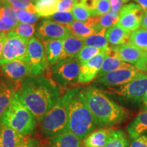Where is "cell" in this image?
Returning a JSON list of instances; mask_svg holds the SVG:
<instances>
[{"label": "cell", "mask_w": 147, "mask_h": 147, "mask_svg": "<svg viewBox=\"0 0 147 147\" xmlns=\"http://www.w3.org/2000/svg\"><path fill=\"white\" fill-rule=\"evenodd\" d=\"M106 51L107 49L103 51L100 54L93 57L87 61L83 63H80L78 83H89L95 78H97V75L102 68L104 59L106 57Z\"/></svg>", "instance_id": "obj_13"}, {"label": "cell", "mask_w": 147, "mask_h": 147, "mask_svg": "<svg viewBox=\"0 0 147 147\" xmlns=\"http://www.w3.org/2000/svg\"><path fill=\"white\" fill-rule=\"evenodd\" d=\"M62 97L67 110L69 131L83 140L94 131L97 125L82 90L78 88L67 89Z\"/></svg>", "instance_id": "obj_2"}, {"label": "cell", "mask_w": 147, "mask_h": 147, "mask_svg": "<svg viewBox=\"0 0 147 147\" xmlns=\"http://www.w3.org/2000/svg\"><path fill=\"white\" fill-rule=\"evenodd\" d=\"M3 3H4V1H5V0H3ZM3 4H4V3H3Z\"/></svg>", "instance_id": "obj_52"}, {"label": "cell", "mask_w": 147, "mask_h": 147, "mask_svg": "<svg viewBox=\"0 0 147 147\" xmlns=\"http://www.w3.org/2000/svg\"><path fill=\"white\" fill-rule=\"evenodd\" d=\"M135 67L139 70L147 72V52L136 63Z\"/></svg>", "instance_id": "obj_42"}, {"label": "cell", "mask_w": 147, "mask_h": 147, "mask_svg": "<svg viewBox=\"0 0 147 147\" xmlns=\"http://www.w3.org/2000/svg\"><path fill=\"white\" fill-rule=\"evenodd\" d=\"M125 63L121 59L117 54V47L116 46L109 47L106 51V57L103 62L102 68L99 72L97 77H100L106 74L111 72L115 69L119 68Z\"/></svg>", "instance_id": "obj_17"}, {"label": "cell", "mask_w": 147, "mask_h": 147, "mask_svg": "<svg viewBox=\"0 0 147 147\" xmlns=\"http://www.w3.org/2000/svg\"><path fill=\"white\" fill-rule=\"evenodd\" d=\"M74 3V0H60L57 2V12H71Z\"/></svg>", "instance_id": "obj_38"}, {"label": "cell", "mask_w": 147, "mask_h": 147, "mask_svg": "<svg viewBox=\"0 0 147 147\" xmlns=\"http://www.w3.org/2000/svg\"><path fill=\"white\" fill-rule=\"evenodd\" d=\"M40 123L42 135L47 138H52L69 131L67 110L61 95Z\"/></svg>", "instance_id": "obj_5"}, {"label": "cell", "mask_w": 147, "mask_h": 147, "mask_svg": "<svg viewBox=\"0 0 147 147\" xmlns=\"http://www.w3.org/2000/svg\"><path fill=\"white\" fill-rule=\"evenodd\" d=\"M40 142L38 139L33 138L31 137H25L21 143L16 147H40Z\"/></svg>", "instance_id": "obj_39"}, {"label": "cell", "mask_w": 147, "mask_h": 147, "mask_svg": "<svg viewBox=\"0 0 147 147\" xmlns=\"http://www.w3.org/2000/svg\"><path fill=\"white\" fill-rule=\"evenodd\" d=\"M25 136L5 125H0V147H16Z\"/></svg>", "instance_id": "obj_19"}, {"label": "cell", "mask_w": 147, "mask_h": 147, "mask_svg": "<svg viewBox=\"0 0 147 147\" xmlns=\"http://www.w3.org/2000/svg\"><path fill=\"white\" fill-rule=\"evenodd\" d=\"M129 147H147V134H142L134 139Z\"/></svg>", "instance_id": "obj_40"}, {"label": "cell", "mask_w": 147, "mask_h": 147, "mask_svg": "<svg viewBox=\"0 0 147 147\" xmlns=\"http://www.w3.org/2000/svg\"><path fill=\"white\" fill-rule=\"evenodd\" d=\"M140 72L142 71L138 69L135 66L125 63L119 68L102 76L97 77L93 82L107 88L119 87L131 81Z\"/></svg>", "instance_id": "obj_9"}, {"label": "cell", "mask_w": 147, "mask_h": 147, "mask_svg": "<svg viewBox=\"0 0 147 147\" xmlns=\"http://www.w3.org/2000/svg\"><path fill=\"white\" fill-rule=\"evenodd\" d=\"M116 47L117 54L123 61L134 65L146 53L136 47L129 42L123 45L116 46Z\"/></svg>", "instance_id": "obj_18"}, {"label": "cell", "mask_w": 147, "mask_h": 147, "mask_svg": "<svg viewBox=\"0 0 147 147\" xmlns=\"http://www.w3.org/2000/svg\"><path fill=\"white\" fill-rule=\"evenodd\" d=\"M3 6H4V4H3V0H0V8H2Z\"/></svg>", "instance_id": "obj_49"}, {"label": "cell", "mask_w": 147, "mask_h": 147, "mask_svg": "<svg viewBox=\"0 0 147 147\" xmlns=\"http://www.w3.org/2000/svg\"><path fill=\"white\" fill-rule=\"evenodd\" d=\"M109 1L111 5V10L119 12L121 8L127 3H128L130 0H109Z\"/></svg>", "instance_id": "obj_41"}, {"label": "cell", "mask_w": 147, "mask_h": 147, "mask_svg": "<svg viewBox=\"0 0 147 147\" xmlns=\"http://www.w3.org/2000/svg\"><path fill=\"white\" fill-rule=\"evenodd\" d=\"M110 129L102 128L91 132L84 138V147H105L107 142Z\"/></svg>", "instance_id": "obj_24"}, {"label": "cell", "mask_w": 147, "mask_h": 147, "mask_svg": "<svg viewBox=\"0 0 147 147\" xmlns=\"http://www.w3.org/2000/svg\"><path fill=\"white\" fill-rule=\"evenodd\" d=\"M80 64L76 57L58 61L51 67V75L54 81L61 88L78 83Z\"/></svg>", "instance_id": "obj_6"}, {"label": "cell", "mask_w": 147, "mask_h": 147, "mask_svg": "<svg viewBox=\"0 0 147 147\" xmlns=\"http://www.w3.org/2000/svg\"><path fill=\"white\" fill-rule=\"evenodd\" d=\"M82 92L97 126H113L122 123L127 117V111L102 90L89 86L82 89Z\"/></svg>", "instance_id": "obj_3"}, {"label": "cell", "mask_w": 147, "mask_h": 147, "mask_svg": "<svg viewBox=\"0 0 147 147\" xmlns=\"http://www.w3.org/2000/svg\"><path fill=\"white\" fill-rule=\"evenodd\" d=\"M57 2L58 1L55 0H37L34 3L38 9V13L40 17L48 18L57 12Z\"/></svg>", "instance_id": "obj_27"}, {"label": "cell", "mask_w": 147, "mask_h": 147, "mask_svg": "<svg viewBox=\"0 0 147 147\" xmlns=\"http://www.w3.org/2000/svg\"><path fill=\"white\" fill-rule=\"evenodd\" d=\"M49 142L54 147H82L81 139L69 131L50 138Z\"/></svg>", "instance_id": "obj_25"}, {"label": "cell", "mask_w": 147, "mask_h": 147, "mask_svg": "<svg viewBox=\"0 0 147 147\" xmlns=\"http://www.w3.org/2000/svg\"><path fill=\"white\" fill-rule=\"evenodd\" d=\"M111 10L109 0H97L95 10L93 12V16H102Z\"/></svg>", "instance_id": "obj_37"}, {"label": "cell", "mask_w": 147, "mask_h": 147, "mask_svg": "<svg viewBox=\"0 0 147 147\" xmlns=\"http://www.w3.org/2000/svg\"><path fill=\"white\" fill-rule=\"evenodd\" d=\"M112 93L134 102H142L147 91V73L142 71L128 83L116 87H108Z\"/></svg>", "instance_id": "obj_10"}, {"label": "cell", "mask_w": 147, "mask_h": 147, "mask_svg": "<svg viewBox=\"0 0 147 147\" xmlns=\"http://www.w3.org/2000/svg\"><path fill=\"white\" fill-rule=\"evenodd\" d=\"M14 29L13 27L9 26L0 19V34L1 33H8Z\"/></svg>", "instance_id": "obj_44"}, {"label": "cell", "mask_w": 147, "mask_h": 147, "mask_svg": "<svg viewBox=\"0 0 147 147\" xmlns=\"http://www.w3.org/2000/svg\"><path fill=\"white\" fill-rule=\"evenodd\" d=\"M142 103L143 106H144V110H147V91L146 92V93H145L144 97H143Z\"/></svg>", "instance_id": "obj_48"}, {"label": "cell", "mask_w": 147, "mask_h": 147, "mask_svg": "<svg viewBox=\"0 0 147 147\" xmlns=\"http://www.w3.org/2000/svg\"><path fill=\"white\" fill-rule=\"evenodd\" d=\"M144 12L137 3H127L119 11V21L117 24L130 32H134L140 27Z\"/></svg>", "instance_id": "obj_12"}, {"label": "cell", "mask_w": 147, "mask_h": 147, "mask_svg": "<svg viewBox=\"0 0 147 147\" xmlns=\"http://www.w3.org/2000/svg\"><path fill=\"white\" fill-rule=\"evenodd\" d=\"M142 8L144 12L147 11V0H133Z\"/></svg>", "instance_id": "obj_46"}, {"label": "cell", "mask_w": 147, "mask_h": 147, "mask_svg": "<svg viewBox=\"0 0 147 147\" xmlns=\"http://www.w3.org/2000/svg\"><path fill=\"white\" fill-rule=\"evenodd\" d=\"M55 1H60V0H55Z\"/></svg>", "instance_id": "obj_53"}, {"label": "cell", "mask_w": 147, "mask_h": 147, "mask_svg": "<svg viewBox=\"0 0 147 147\" xmlns=\"http://www.w3.org/2000/svg\"><path fill=\"white\" fill-rule=\"evenodd\" d=\"M131 32L116 24L106 29V37L112 46H120L129 42Z\"/></svg>", "instance_id": "obj_21"}, {"label": "cell", "mask_w": 147, "mask_h": 147, "mask_svg": "<svg viewBox=\"0 0 147 147\" xmlns=\"http://www.w3.org/2000/svg\"><path fill=\"white\" fill-rule=\"evenodd\" d=\"M28 42L13 30L7 33L6 40L0 59V66L16 60H25Z\"/></svg>", "instance_id": "obj_8"}, {"label": "cell", "mask_w": 147, "mask_h": 147, "mask_svg": "<svg viewBox=\"0 0 147 147\" xmlns=\"http://www.w3.org/2000/svg\"><path fill=\"white\" fill-rule=\"evenodd\" d=\"M141 26L147 30V12H144L143 14L142 21H141Z\"/></svg>", "instance_id": "obj_47"}, {"label": "cell", "mask_w": 147, "mask_h": 147, "mask_svg": "<svg viewBox=\"0 0 147 147\" xmlns=\"http://www.w3.org/2000/svg\"><path fill=\"white\" fill-rule=\"evenodd\" d=\"M84 47V40L77 38L73 35H69L63 40V52L60 60L76 57Z\"/></svg>", "instance_id": "obj_20"}, {"label": "cell", "mask_w": 147, "mask_h": 147, "mask_svg": "<svg viewBox=\"0 0 147 147\" xmlns=\"http://www.w3.org/2000/svg\"><path fill=\"white\" fill-rule=\"evenodd\" d=\"M127 132L131 139H135L140 136L147 133V110L140 113L130 123Z\"/></svg>", "instance_id": "obj_22"}, {"label": "cell", "mask_w": 147, "mask_h": 147, "mask_svg": "<svg viewBox=\"0 0 147 147\" xmlns=\"http://www.w3.org/2000/svg\"><path fill=\"white\" fill-rule=\"evenodd\" d=\"M16 12L19 23L34 24L40 18L38 13H33L27 10H17Z\"/></svg>", "instance_id": "obj_36"}, {"label": "cell", "mask_w": 147, "mask_h": 147, "mask_svg": "<svg viewBox=\"0 0 147 147\" xmlns=\"http://www.w3.org/2000/svg\"><path fill=\"white\" fill-rule=\"evenodd\" d=\"M43 147H54V146H53V145H51V144H47V145H46V146H43Z\"/></svg>", "instance_id": "obj_50"}, {"label": "cell", "mask_w": 147, "mask_h": 147, "mask_svg": "<svg viewBox=\"0 0 147 147\" xmlns=\"http://www.w3.org/2000/svg\"><path fill=\"white\" fill-rule=\"evenodd\" d=\"M3 3L4 5L10 6L15 11L23 10L38 13V9L31 0H5Z\"/></svg>", "instance_id": "obj_30"}, {"label": "cell", "mask_w": 147, "mask_h": 147, "mask_svg": "<svg viewBox=\"0 0 147 147\" xmlns=\"http://www.w3.org/2000/svg\"><path fill=\"white\" fill-rule=\"evenodd\" d=\"M6 35L7 33H1V34H0V59H1V54H2L5 42L6 40Z\"/></svg>", "instance_id": "obj_45"}, {"label": "cell", "mask_w": 147, "mask_h": 147, "mask_svg": "<svg viewBox=\"0 0 147 147\" xmlns=\"http://www.w3.org/2000/svg\"><path fill=\"white\" fill-rule=\"evenodd\" d=\"M101 16H91L86 21H74L69 25L71 35L84 40L93 35L95 33L99 32L97 29L99 22Z\"/></svg>", "instance_id": "obj_16"}, {"label": "cell", "mask_w": 147, "mask_h": 147, "mask_svg": "<svg viewBox=\"0 0 147 147\" xmlns=\"http://www.w3.org/2000/svg\"><path fill=\"white\" fill-rule=\"evenodd\" d=\"M129 42L143 51L147 52V30L141 27L131 32Z\"/></svg>", "instance_id": "obj_28"}, {"label": "cell", "mask_w": 147, "mask_h": 147, "mask_svg": "<svg viewBox=\"0 0 147 147\" xmlns=\"http://www.w3.org/2000/svg\"><path fill=\"white\" fill-rule=\"evenodd\" d=\"M146 12H147V11H146Z\"/></svg>", "instance_id": "obj_55"}, {"label": "cell", "mask_w": 147, "mask_h": 147, "mask_svg": "<svg viewBox=\"0 0 147 147\" xmlns=\"http://www.w3.org/2000/svg\"><path fill=\"white\" fill-rule=\"evenodd\" d=\"M71 35L69 25L61 24L45 18L38 25L36 37L40 42L63 40Z\"/></svg>", "instance_id": "obj_11"}, {"label": "cell", "mask_w": 147, "mask_h": 147, "mask_svg": "<svg viewBox=\"0 0 147 147\" xmlns=\"http://www.w3.org/2000/svg\"><path fill=\"white\" fill-rule=\"evenodd\" d=\"M74 1H79V0H74Z\"/></svg>", "instance_id": "obj_54"}, {"label": "cell", "mask_w": 147, "mask_h": 147, "mask_svg": "<svg viewBox=\"0 0 147 147\" xmlns=\"http://www.w3.org/2000/svg\"><path fill=\"white\" fill-rule=\"evenodd\" d=\"M38 123L36 117L25 105L18 89L0 120V125L13 129L23 135L34 133Z\"/></svg>", "instance_id": "obj_4"}, {"label": "cell", "mask_w": 147, "mask_h": 147, "mask_svg": "<svg viewBox=\"0 0 147 147\" xmlns=\"http://www.w3.org/2000/svg\"><path fill=\"white\" fill-rule=\"evenodd\" d=\"M31 1H32L33 3H34V2H35V1H37V0H31Z\"/></svg>", "instance_id": "obj_51"}, {"label": "cell", "mask_w": 147, "mask_h": 147, "mask_svg": "<svg viewBox=\"0 0 147 147\" xmlns=\"http://www.w3.org/2000/svg\"><path fill=\"white\" fill-rule=\"evenodd\" d=\"M21 83L9 80L3 76H0V120L12 102Z\"/></svg>", "instance_id": "obj_15"}, {"label": "cell", "mask_w": 147, "mask_h": 147, "mask_svg": "<svg viewBox=\"0 0 147 147\" xmlns=\"http://www.w3.org/2000/svg\"><path fill=\"white\" fill-rule=\"evenodd\" d=\"M25 61L28 65L30 76L43 75L49 65L43 44L34 37L27 43Z\"/></svg>", "instance_id": "obj_7"}, {"label": "cell", "mask_w": 147, "mask_h": 147, "mask_svg": "<svg viewBox=\"0 0 147 147\" xmlns=\"http://www.w3.org/2000/svg\"><path fill=\"white\" fill-rule=\"evenodd\" d=\"M119 12L117 11L110 10L107 14L101 16L100 22L97 25V29L100 31L102 29H108L114 26L118 23Z\"/></svg>", "instance_id": "obj_31"}, {"label": "cell", "mask_w": 147, "mask_h": 147, "mask_svg": "<svg viewBox=\"0 0 147 147\" xmlns=\"http://www.w3.org/2000/svg\"><path fill=\"white\" fill-rule=\"evenodd\" d=\"M76 1L81 3L85 8H87L90 11H91L92 15H93V12L95 10V8H96L97 0H79V1Z\"/></svg>", "instance_id": "obj_43"}, {"label": "cell", "mask_w": 147, "mask_h": 147, "mask_svg": "<svg viewBox=\"0 0 147 147\" xmlns=\"http://www.w3.org/2000/svg\"><path fill=\"white\" fill-rule=\"evenodd\" d=\"M104 50H102V49H98V48L84 46L82 49V50L79 52L76 58L78 60L80 64L83 63L84 62L87 61L88 60L91 59L93 57L100 54Z\"/></svg>", "instance_id": "obj_34"}, {"label": "cell", "mask_w": 147, "mask_h": 147, "mask_svg": "<svg viewBox=\"0 0 147 147\" xmlns=\"http://www.w3.org/2000/svg\"><path fill=\"white\" fill-rule=\"evenodd\" d=\"M44 47L49 65H53L60 60L63 52V40H53L44 42Z\"/></svg>", "instance_id": "obj_23"}, {"label": "cell", "mask_w": 147, "mask_h": 147, "mask_svg": "<svg viewBox=\"0 0 147 147\" xmlns=\"http://www.w3.org/2000/svg\"><path fill=\"white\" fill-rule=\"evenodd\" d=\"M13 31L23 39L29 42L36 33V26L34 24L19 23Z\"/></svg>", "instance_id": "obj_32"}, {"label": "cell", "mask_w": 147, "mask_h": 147, "mask_svg": "<svg viewBox=\"0 0 147 147\" xmlns=\"http://www.w3.org/2000/svg\"><path fill=\"white\" fill-rule=\"evenodd\" d=\"M0 71L5 78L18 82H21L24 78L30 76L25 60H16L3 64L0 66Z\"/></svg>", "instance_id": "obj_14"}, {"label": "cell", "mask_w": 147, "mask_h": 147, "mask_svg": "<svg viewBox=\"0 0 147 147\" xmlns=\"http://www.w3.org/2000/svg\"><path fill=\"white\" fill-rule=\"evenodd\" d=\"M105 147H127L125 134L121 129H111Z\"/></svg>", "instance_id": "obj_29"}, {"label": "cell", "mask_w": 147, "mask_h": 147, "mask_svg": "<svg viewBox=\"0 0 147 147\" xmlns=\"http://www.w3.org/2000/svg\"><path fill=\"white\" fill-rule=\"evenodd\" d=\"M47 18L65 25H70L74 20L71 12H57Z\"/></svg>", "instance_id": "obj_35"}, {"label": "cell", "mask_w": 147, "mask_h": 147, "mask_svg": "<svg viewBox=\"0 0 147 147\" xmlns=\"http://www.w3.org/2000/svg\"><path fill=\"white\" fill-rule=\"evenodd\" d=\"M106 29H102L84 39V46L98 48L102 50L108 49L109 45L106 37Z\"/></svg>", "instance_id": "obj_26"}, {"label": "cell", "mask_w": 147, "mask_h": 147, "mask_svg": "<svg viewBox=\"0 0 147 147\" xmlns=\"http://www.w3.org/2000/svg\"><path fill=\"white\" fill-rule=\"evenodd\" d=\"M71 12L74 19L78 21H86L90 17L93 16L91 11L76 1H75Z\"/></svg>", "instance_id": "obj_33"}, {"label": "cell", "mask_w": 147, "mask_h": 147, "mask_svg": "<svg viewBox=\"0 0 147 147\" xmlns=\"http://www.w3.org/2000/svg\"><path fill=\"white\" fill-rule=\"evenodd\" d=\"M25 105L40 122L45 114L61 96L58 84L47 76H28L18 89Z\"/></svg>", "instance_id": "obj_1"}]
</instances>
